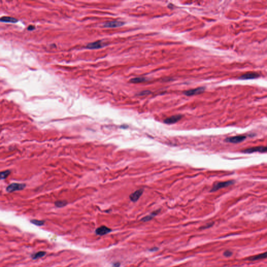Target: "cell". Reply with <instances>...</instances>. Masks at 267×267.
Listing matches in <instances>:
<instances>
[{"label": "cell", "instance_id": "obj_1", "mask_svg": "<svg viewBox=\"0 0 267 267\" xmlns=\"http://www.w3.org/2000/svg\"><path fill=\"white\" fill-rule=\"evenodd\" d=\"M235 183V181L234 180H230L226 182H218L215 183V184L213 185L212 188L211 189L210 192H215L217 190H218L220 189L227 187L231 186L232 185L234 184Z\"/></svg>", "mask_w": 267, "mask_h": 267}, {"label": "cell", "instance_id": "obj_20", "mask_svg": "<svg viewBox=\"0 0 267 267\" xmlns=\"http://www.w3.org/2000/svg\"><path fill=\"white\" fill-rule=\"evenodd\" d=\"M213 225H214V222L208 223L207 224H205L204 226H203L200 227V229H209V228H211Z\"/></svg>", "mask_w": 267, "mask_h": 267}, {"label": "cell", "instance_id": "obj_14", "mask_svg": "<svg viewBox=\"0 0 267 267\" xmlns=\"http://www.w3.org/2000/svg\"><path fill=\"white\" fill-rule=\"evenodd\" d=\"M102 47V44L101 42L97 41L92 43H89L87 45L86 48L89 49H100Z\"/></svg>", "mask_w": 267, "mask_h": 267}, {"label": "cell", "instance_id": "obj_21", "mask_svg": "<svg viewBox=\"0 0 267 267\" xmlns=\"http://www.w3.org/2000/svg\"><path fill=\"white\" fill-rule=\"evenodd\" d=\"M232 254H233V253L231 251H228H228H224V253H223V256L224 257H231Z\"/></svg>", "mask_w": 267, "mask_h": 267}, {"label": "cell", "instance_id": "obj_19", "mask_svg": "<svg viewBox=\"0 0 267 267\" xmlns=\"http://www.w3.org/2000/svg\"><path fill=\"white\" fill-rule=\"evenodd\" d=\"M146 81V79L143 77H136L134 78L133 79H131L130 81L133 83H142L143 81Z\"/></svg>", "mask_w": 267, "mask_h": 267}, {"label": "cell", "instance_id": "obj_22", "mask_svg": "<svg viewBox=\"0 0 267 267\" xmlns=\"http://www.w3.org/2000/svg\"><path fill=\"white\" fill-rule=\"evenodd\" d=\"M121 264L120 262H115L114 264L112 265V267H120Z\"/></svg>", "mask_w": 267, "mask_h": 267}, {"label": "cell", "instance_id": "obj_13", "mask_svg": "<svg viewBox=\"0 0 267 267\" xmlns=\"http://www.w3.org/2000/svg\"><path fill=\"white\" fill-rule=\"evenodd\" d=\"M160 210H161L160 209H158V210L154 211V212H153V213H151L150 215H147V216L143 217V219H141V221H143V222H148V221H149L151 220H152L156 215H157L158 213H159L160 212Z\"/></svg>", "mask_w": 267, "mask_h": 267}, {"label": "cell", "instance_id": "obj_11", "mask_svg": "<svg viewBox=\"0 0 267 267\" xmlns=\"http://www.w3.org/2000/svg\"><path fill=\"white\" fill-rule=\"evenodd\" d=\"M266 258H267V253L265 252V253H262L260 254H257L256 256L250 257L247 259V260H249V261H256V260H260V259H264Z\"/></svg>", "mask_w": 267, "mask_h": 267}, {"label": "cell", "instance_id": "obj_23", "mask_svg": "<svg viewBox=\"0 0 267 267\" xmlns=\"http://www.w3.org/2000/svg\"><path fill=\"white\" fill-rule=\"evenodd\" d=\"M28 31H33V30H34V29H35V27L34 26H29L28 27Z\"/></svg>", "mask_w": 267, "mask_h": 267}, {"label": "cell", "instance_id": "obj_7", "mask_svg": "<svg viewBox=\"0 0 267 267\" xmlns=\"http://www.w3.org/2000/svg\"><path fill=\"white\" fill-rule=\"evenodd\" d=\"M183 117V115L179 114L173 115L172 117L167 118L164 121V123L167 124H173L178 122Z\"/></svg>", "mask_w": 267, "mask_h": 267}, {"label": "cell", "instance_id": "obj_18", "mask_svg": "<svg viewBox=\"0 0 267 267\" xmlns=\"http://www.w3.org/2000/svg\"><path fill=\"white\" fill-rule=\"evenodd\" d=\"M67 204V201L64 200H59L56 201L55 203V205L56 207H57L58 208H61V207H63L65 206Z\"/></svg>", "mask_w": 267, "mask_h": 267}, {"label": "cell", "instance_id": "obj_10", "mask_svg": "<svg viewBox=\"0 0 267 267\" xmlns=\"http://www.w3.org/2000/svg\"><path fill=\"white\" fill-rule=\"evenodd\" d=\"M143 189H138V190L135 191L133 193L131 194V195L129 196V198H130L131 201H132L133 202L137 201L141 197V196L143 193Z\"/></svg>", "mask_w": 267, "mask_h": 267}, {"label": "cell", "instance_id": "obj_9", "mask_svg": "<svg viewBox=\"0 0 267 267\" xmlns=\"http://www.w3.org/2000/svg\"><path fill=\"white\" fill-rule=\"evenodd\" d=\"M124 24V22L121 21H113L106 23L103 25V26L106 28H117L122 26Z\"/></svg>", "mask_w": 267, "mask_h": 267}, {"label": "cell", "instance_id": "obj_6", "mask_svg": "<svg viewBox=\"0 0 267 267\" xmlns=\"http://www.w3.org/2000/svg\"><path fill=\"white\" fill-rule=\"evenodd\" d=\"M204 90H205L204 87H199V88H196V89L187 90L186 92H185L184 93L187 96H192L196 95H198V94L203 93L204 92Z\"/></svg>", "mask_w": 267, "mask_h": 267}, {"label": "cell", "instance_id": "obj_5", "mask_svg": "<svg viewBox=\"0 0 267 267\" xmlns=\"http://www.w3.org/2000/svg\"><path fill=\"white\" fill-rule=\"evenodd\" d=\"M111 232H112L111 229L108 228L106 226H102L96 229L95 233L97 235L103 236L108 234V233H110Z\"/></svg>", "mask_w": 267, "mask_h": 267}, {"label": "cell", "instance_id": "obj_25", "mask_svg": "<svg viewBox=\"0 0 267 267\" xmlns=\"http://www.w3.org/2000/svg\"><path fill=\"white\" fill-rule=\"evenodd\" d=\"M159 248L157 247H153L152 248H151V249H149V251H158Z\"/></svg>", "mask_w": 267, "mask_h": 267}, {"label": "cell", "instance_id": "obj_15", "mask_svg": "<svg viewBox=\"0 0 267 267\" xmlns=\"http://www.w3.org/2000/svg\"><path fill=\"white\" fill-rule=\"evenodd\" d=\"M46 254L47 253L45 251H38V252L31 254V257L33 260H37V259H39L40 258H42L43 257L45 256Z\"/></svg>", "mask_w": 267, "mask_h": 267}, {"label": "cell", "instance_id": "obj_3", "mask_svg": "<svg viewBox=\"0 0 267 267\" xmlns=\"http://www.w3.org/2000/svg\"><path fill=\"white\" fill-rule=\"evenodd\" d=\"M267 147L265 146H257V147H251L248 149H245L244 150L241 151V152L244 153H253L256 152L265 153L267 152Z\"/></svg>", "mask_w": 267, "mask_h": 267}, {"label": "cell", "instance_id": "obj_2", "mask_svg": "<svg viewBox=\"0 0 267 267\" xmlns=\"http://www.w3.org/2000/svg\"><path fill=\"white\" fill-rule=\"evenodd\" d=\"M26 187L25 184L23 183H13L9 185L6 188V190L8 193H12L16 191L23 190Z\"/></svg>", "mask_w": 267, "mask_h": 267}, {"label": "cell", "instance_id": "obj_24", "mask_svg": "<svg viewBox=\"0 0 267 267\" xmlns=\"http://www.w3.org/2000/svg\"><path fill=\"white\" fill-rule=\"evenodd\" d=\"M150 93V92L149 91H145V92H142V93H140L139 95H147V94H149Z\"/></svg>", "mask_w": 267, "mask_h": 267}, {"label": "cell", "instance_id": "obj_16", "mask_svg": "<svg viewBox=\"0 0 267 267\" xmlns=\"http://www.w3.org/2000/svg\"><path fill=\"white\" fill-rule=\"evenodd\" d=\"M11 171L6 170L0 172V180L6 179L10 175Z\"/></svg>", "mask_w": 267, "mask_h": 267}, {"label": "cell", "instance_id": "obj_17", "mask_svg": "<svg viewBox=\"0 0 267 267\" xmlns=\"http://www.w3.org/2000/svg\"><path fill=\"white\" fill-rule=\"evenodd\" d=\"M32 224H34L35 226H42L45 224V221L43 220H36V219H32L30 221Z\"/></svg>", "mask_w": 267, "mask_h": 267}, {"label": "cell", "instance_id": "obj_12", "mask_svg": "<svg viewBox=\"0 0 267 267\" xmlns=\"http://www.w3.org/2000/svg\"><path fill=\"white\" fill-rule=\"evenodd\" d=\"M18 22V20L14 17H8V16H3L0 18V22L6 23H16Z\"/></svg>", "mask_w": 267, "mask_h": 267}, {"label": "cell", "instance_id": "obj_4", "mask_svg": "<svg viewBox=\"0 0 267 267\" xmlns=\"http://www.w3.org/2000/svg\"><path fill=\"white\" fill-rule=\"evenodd\" d=\"M246 138V136L243 135H239L236 136L226 138L225 141L229 143H238L243 142Z\"/></svg>", "mask_w": 267, "mask_h": 267}, {"label": "cell", "instance_id": "obj_8", "mask_svg": "<svg viewBox=\"0 0 267 267\" xmlns=\"http://www.w3.org/2000/svg\"><path fill=\"white\" fill-rule=\"evenodd\" d=\"M259 74L256 72H248L247 73L242 75L239 77V79L246 80V79H255L259 77Z\"/></svg>", "mask_w": 267, "mask_h": 267}]
</instances>
